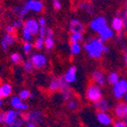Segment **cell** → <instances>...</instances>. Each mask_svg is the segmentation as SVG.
<instances>
[{"instance_id": "obj_23", "label": "cell", "mask_w": 127, "mask_h": 127, "mask_svg": "<svg viewBox=\"0 0 127 127\" xmlns=\"http://www.w3.org/2000/svg\"><path fill=\"white\" fill-rule=\"evenodd\" d=\"M79 8L83 11H85V12L88 13L89 14H93V5L91 3H88V2L81 3V4H79Z\"/></svg>"}, {"instance_id": "obj_55", "label": "cell", "mask_w": 127, "mask_h": 127, "mask_svg": "<svg viewBox=\"0 0 127 127\" xmlns=\"http://www.w3.org/2000/svg\"><path fill=\"white\" fill-rule=\"evenodd\" d=\"M125 113H126V117H127V104H125Z\"/></svg>"}, {"instance_id": "obj_27", "label": "cell", "mask_w": 127, "mask_h": 127, "mask_svg": "<svg viewBox=\"0 0 127 127\" xmlns=\"http://www.w3.org/2000/svg\"><path fill=\"white\" fill-rule=\"evenodd\" d=\"M22 39H23L24 43L30 42L33 39V35L28 30H26L25 28H22Z\"/></svg>"}, {"instance_id": "obj_7", "label": "cell", "mask_w": 127, "mask_h": 127, "mask_svg": "<svg viewBox=\"0 0 127 127\" xmlns=\"http://www.w3.org/2000/svg\"><path fill=\"white\" fill-rule=\"evenodd\" d=\"M21 117H23L21 111H18V110L14 109H9L7 112H5V115H4V124L8 126V125H12L14 121H16Z\"/></svg>"}, {"instance_id": "obj_5", "label": "cell", "mask_w": 127, "mask_h": 127, "mask_svg": "<svg viewBox=\"0 0 127 127\" xmlns=\"http://www.w3.org/2000/svg\"><path fill=\"white\" fill-rule=\"evenodd\" d=\"M113 95L116 99H122L127 93V80L126 79H120L117 85L113 86Z\"/></svg>"}, {"instance_id": "obj_37", "label": "cell", "mask_w": 127, "mask_h": 127, "mask_svg": "<svg viewBox=\"0 0 127 127\" xmlns=\"http://www.w3.org/2000/svg\"><path fill=\"white\" fill-rule=\"evenodd\" d=\"M12 25L13 26V28H14L15 30H17V29H21V27L23 28L24 22L22 21V20L21 19H18V20H16V21H13Z\"/></svg>"}, {"instance_id": "obj_6", "label": "cell", "mask_w": 127, "mask_h": 127, "mask_svg": "<svg viewBox=\"0 0 127 127\" xmlns=\"http://www.w3.org/2000/svg\"><path fill=\"white\" fill-rule=\"evenodd\" d=\"M30 62H32V64L34 65L35 68L36 69H41V68H45L47 65V58L45 55H44L43 53H33L30 56Z\"/></svg>"}, {"instance_id": "obj_57", "label": "cell", "mask_w": 127, "mask_h": 127, "mask_svg": "<svg viewBox=\"0 0 127 127\" xmlns=\"http://www.w3.org/2000/svg\"><path fill=\"white\" fill-rule=\"evenodd\" d=\"M126 4H127V1H126Z\"/></svg>"}, {"instance_id": "obj_21", "label": "cell", "mask_w": 127, "mask_h": 127, "mask_svg": "<svg viewBox=\"0 0 127 127\" xmlns=\"http://www.w3.org/2000/svg\"><path fill=\"white\" fill-rule=\"evenodd\" d=\"M115 115L117 116L118 119H125L126 117L125 113V103H118L115 108Z\"/></svg>"}, {"instance_id": "obj_24", "label": "cell", "mask_w": 127, "mask_h": 127, "mask_svg": "<svg viewBox=\"0 0 127 127\" xmlns=\"http://www.w3.org/2000/svg\"><path fill=\"white\" fill-rule=\"evenodd\" d=\"M69 48L71 53L74 55L79 54L81 53V50H82V46L79 43H71L69 45Z\"/></svg>"}, {"instance_id": "obj_39", "label": "cell", "mask_w": 127, "mask_h": 127, "mask_svg": "<svg viewBox=\"0 0 127 127\" xmlns=\"http://www.w3.org/2000/svg\"><path fill=\"white\" fill-rule=\"evenodd\" d=\"M5 31H6L7 34L14 35V33L16 32V30L13 28V25H7L6 27H5Z\"/></svg>"}, {"instance_id": "obj_8", "label": "cell", "mask_w": 127, "mask_h": 127, "mask_svg": "<svg viewBox=\"0 0 127 127\" xmlns=\"http://www.w3.org/2000/svg\"><path fill=\"white\" fill-rule=\"evenodd\" d=\"M69 30L72 34H82L85 31V27L78 19H72L69 21Z\"/></svg>"}, {"instance_id": "obj_11", "label": "cell", "mask_w": 127, "mask_h": 127, "mask_svg": "<svg viewBox=\"0 0 127 127\" xmlns=\"http://www.w3.org/2000/svg\"><path fill=\"white\" fill-rule=\"evenodd\" d=\"M76 71H77V68H76V66H71L68 68V70L66 71V73L64 74V76H62V78L64 79L67 84L70 85V84H73L75 83V81L76 80Z\"/></svg>"}, {"instance_id": "obj_4", "label": "cell", "mask_w": 127, "mask_h": 127, "mask_svg": "<svg viewBox=\"0 0 127 127\" xmlns=\"http://www.w3.org/2000/svg\"><path fill=\"white\" fill-rule=\"evenodd\" d=\"M23 118L25 120V123L36 125L43 121L44 114L40 110H31L30 112H27L25 115H23Z\"/></svg>"}, {"instance_id": "obj_43", "label": "cell", "mask_w": 127, "mask_h": 127, "mask_svg": "<svg viewBox=\"0 0 127 127\" xmlns=\"http://www.w3.org/2000/svg\"><path fill=\"white\" fill-rule=\"evenodd\" d=\"M53 36H54V33H53V30H52V29H47L46 30V37L53 38Z\"/></svg>"}, {"instance_id": "obj_13", "label": "cell", "mask_w": 127, "mask_h": 127, "mask_svg": "<svg viewBox=\"0 0 127 127\" xmlns=\"http://www.w3.org/2000/svg\"><path fill=\"white\" fill-rule=\"evenodd\" d=\"M61 91H62V97L65 101H68V100L73 99V96H74L73 91L71 90V88H70L69 85L67 84V83L64 81V79H63V83H62V86Z\"/></svg>"}, {"instance_id": "obj_40", "label": "cell", "mask_w": 127, "mask_h": 127, "mask_svg": "<svg viewBox=\"0 0 127 127\" xmlns=\"http://www.w3.org/2000/svg\"><path fill=\"white\" fill-rule=\"evenodd\" d=\"M113 127H126V125L123 120H117L113 124Z\"/></svg>"}, {"instance_id": "obj_30", "label": "cell", "mask_w": 127, "mask_h": 127, "mask_svg": "<svg viewBox=\"0 0 127 127\" xmlns=\"http://www.w3.org/2000/svg\"><path fill=\"white\" fill-rule=\"evenodd\" d=\"M78 106H79L78 101H77L76 100H75V99H72V100H68V101H67V107H68V109H70V110L77 109Z\"/></svg>"}, {"instance_id": "obj_16", "label": "cell", "mask_w": 127, "mask_h": 127, "mask_svg": "<svg viewBox=\"0 0 127 127\" xmlns=\"http://www.w3.org/2000/svg\"><path fill=\"white\" fill-rule=\"evenodd\" d=\"M96 118H97L98 122L102 125L108 126V125H112V117H110L108 113L97 112V114H96Z\"/></svg>"}, {"instance_id": "obj_36", "label": "cell", "mask_w": 127, "mask_h": 127, "mask_svg": "<svg viewBox=\"0 0 127 127\" xmlns=\"http://www.w3.org/2000/svg\"><path fill=\"white\" fill-rule=\"evenodd\" d=\"M29 12H30V10H29V7H28V5L26 4V3H25V4H24L23 6L21 7V10H20L19 13H18V16L20 17V19H22L25 15L28 14V13H29Z\"/></svg>"}, {"instance_id": "obj_1", "label": "cell", "mask_w": 127, "mask_h": 127, "mask_svg": "<svg viewBox=\"0 0 127 127\" xmlns=\"http://www.w3.org/2000/svg\"><path fill=\"white\" fill-rule=\"evenodd\" d=\"M104 44L99 38L88 37L86 39V43L84 45V49L88 53L89 57L93 59H100L103 54Z\"/></svg>"}, {"instance_id": "obj_3", "label": "cell", "mask_w": 127, "mask_h": 127, "mask_svg": "<svg viewBox=\"0 0 127 127\" xmlns=\"http://www.w3.org/2000/svg\"><path fill=\"white\" fill-rule=\"evenodd\" d=\"M108 27V21L104 16H97V17L93 18L89 23L90 30H93V32H96L98 34Z\"/></svg>"}, {"instance_id": "obj_9", "label": "cell", "mask_w": 127, "mask_h": 127, "mask_svg": "<svg viewBox=\"0 0 127 127\" xmlns=\"http://www.w3.org/2000/svg\"><path fill=\"white\" fill-rule=\"evenodd\" d=\"M23 28H25L26 30H28L31 33L33 36L37 35L39 33V24H38V21L35 19H29L24 22Z\"/></svg>"}, {"instance_id": "obj_10", "label": "cell", "mask_w": 127, "mask_h": 127, "mask_svg": "<svg viewBox=\"0 0 127 127\" xmlns=\"http://www.w3.org/2000/svg\"><path fill=\"white\" fill-rule=\"evenodd\" d=\"M11 106L14 108V110H18V111H26V110L29 109V106L28 104H26L24 101L20 99L18 96H13L12 99H11Z\"/></svg>"}, {"instance_id": "obj_19", "label": "cell", "mask_w": 127, "mask_h": 127, "mask_svg": "<svg viewBox=\"0 0 127 127\" xmlns=\"http://www.w3.org/2000/svg\"><path fill=\"white\" fill-rule=\"evenodd\" d=\"M93 107L98 110V112H105L107 113L109 109V104L108 100L105 99H100V100L94 102Z\"/></svg>"}, {"instance_id": "obj_33", "label": "cell", "mask_w": 127, "mask_h": 127, "mask_svg": "<svg viewBox=\"0 0 127 127\" xmlns=\"http://www.w3.org/2000/svg\"><path fill=\"white\" fill-rule=\"evenodd\" d=\"M54 46V40L52 37H45V47L46 50H52Z\"/></svg>"}, {"instance_id": "obj_18", "label": "cell", "mask_w": 127, "mask_h": 127, "mask_svg": "<svg viewBox=\"0 0 127 127\" xmlns=\"http://www.w3.org/2000/svg\"><path fill=\"white\" fill-rule=\"evenodd\" d=\"M62 83H63L62 77H61V78H59V77H53V78L51 79V81L49 83L48 89L51 92H55L58 91V90H61L62 86Z\"/></svg>"}, {"instance_id": "obj_41", "label": "cell", "mask_w": 127, "mask_h": 127, "mask_svg": "<svg viewBox=\"0 0 127 127\" xmlns=\"http://www.w3.org/2000/svg\"><path fill=\"white\" fill-rule=\"evenodd\" d=\"M38 24L40 28H45L46 27V20L44 17H41L38 19Z\"/></svg>"}, {"instance_id": "obj_26", "label": "cell", "mask_w": 127, "mask_h": 127, "mask_svg": "<svg viewBox=\"0 0 127 127\" xmlns=\"http://www.w3.org/2000/svg\"><path fill=\"white\" fill-rule=\"evenodd\" d=\"M4 42L6 43L8 45H13L15 42H16V37L14 36V35H10V34H4V37L2 38Z\"/></svg>"}, {"instance_id": "obj_50", "label": "cell", "mask_w": 127, "mask_h": 127, "mask_svg": "<svg viewBox=\"0 0 127 127\" xmlns=\"http://www.w3.org/2000/svg\"><path fill=\"white\" fill-rule=\"evenodd\" d=\"M123 19H124V20H127V9H126V11H125V14H124V17H123Z\"/></svg>"}, {"instance_id": "obj_49", "label": "cell", "mask_w": 127, "mask_h": 127, "mask_svg": "<svg viewBox=\"0 0 127 127\" xmlns=\"http://www.w3.org/2000/svg\"><path fill=\"white\" fill-rule=\"evenodd\" d=\"M26 127H36V125H32V124H27Z\"/></svg>"}, {"instance_id": "obj_56", "label": "cell", "mask_w": 127, "mask_h": 127, "mask_svg": "<svg viewBox=\"0 0 127 127\" xmlns=\"http://www.w3.org/2000/svg\"><path fill=\"white\" fill-rule=\"evenodd\" d=\"M124 51H125V52H126V53H127V49H125V50H124Z\"/></svg>"}, {"instance_id": "obj_28", "label": "cell", "mask_w": 127, "mask_h": 127, "mask_svg": "<svg viewBox=\"0 0 127 127\" xmlns=\"http://www.w3.org/2000/svg\"><path fill=\"white\" fill-rule=\"evenodd\" d=\"M34 47L37 50H41L43 47L45 46V38L41 37V36H38L34 42Z\"/></svg>"}, {"instance_id": "obj_42", "label": "cell", "mask_w": 127, "mask_h": 127, "mask_svg": "<svg viewBox=\"0 0 127 127\" xmlns=\"http://www.w3.org/2000/svg\"><path fill=\"white\" fill-rule=\"evenodd\" d=\"M0 45H1V48H2V50L4 52H6L7 50H8V46H9V45H7L6 43L4 42V41L3 40V39L1 40V43H0Z\"/></svg>"}, {"instance_id": "obj_51", "label": "cell", "mask_w": 127, "mask_h": 127, "mask_svg": "<svg viewBox=\"0 0 127 127\" xmlns=\"http://www.w3.org/2000/svg\"><path fill=\"white\" fill-rule=\"evenodd\" d=\"M124 122H125V125H126V127H127V117H125V119H124Z\"/></svg>"}, {"instance_id": "obj_46", "label": "cell", "mask_w": 127, "mask_h": 127, "mask_svg": "<svg viewBox=\"0 0 127 127\" xmlns=\"http://www.w3.org/2000/svg\"><path fill=\"white\" fill-rule=\"evenodd\" d=\"M123 39H124L123 32H119V33H117V41H123Z\"/></svg>"}, {"instance_id": "obj_25", "label": "cell", "mask_w": 127, "mask_h": 127, "mask_svg": "<svg viewBox=\"0 0 127 127\" xmlns=\"http://www.w3.org/2000/svg\"><path fill=\"white\" fill-rule=\"evenodd\" d=\"M10 60L13 64H20L22 62V56L18 53H13L10 55Z\"/></svg>"}, {"instance_id": "obj_32", "label": "cell", "mask_w": 127, "mask_h": 127, "mask_svg": "<svg viewBox=\"0 0 127 127\" xmlns=\"http://www.w3.org/2000/svg\"><path fill=\"white\" fill-rule=\"evenodd\" d=\"M23 68L25 71L30 73L35 69V67H34V65L32 64V62H30V60H27L23 63Z\"/></svg>"}, {"instance_id": "obj_38", "label": "cell", "mask_w": 127, "mask_h": 127, "mask_svg": "<svg viewBox=\"0 0 127 127\" xmlns=\"http://www.w3.org/2000/svg\"><path fill=\"white\" fill-rule=\"evenodd\" d=\"M53 9L56 11L58 10H61L62 7V2L60 1V0H53Z\"/></svg>"}, {"instance_id": "obj_20", "label": "cell", "mask_w": 127, "mask_h": 127, "mask_svg": "<svg viewBox=\"0 0 127 127\" xmlns=\"http://www.w3.org/2000/svg\"><path fill=\"white\" fill-rule=\"evenodd\" d=\"M13 93V87L12 85L5 83L0 85V99L2 100L3 98H6L12 94Z\"/></svg>"}, {"instance_id": "obj_22", "label": "cell", "mask_w": 127, "mask_h": 127, "mask_svg": "<svg viewBox=\"0 0 127 127\" xmlns=\"http://www.w3.org/2000/svg\"><path fill=\"white\" fill-rule=\"evenodd\" d=\"M107 80H108V82L109 83L110 85L114 86L115 85H117V83L119 82V80H120V76H119L118 73L115 72V71H112V72H110L109 74H108Z\"/></svg>"}, {"instance_id": "obj_53", "label": "cell", "mask_w": 127, "mask_h": 127, "mask_svg": "<svg viewBox=\"0 0 127 127\" xmlns=\"http://www.w3.org/2000/svg\"><path fill=\"white\" fill-rule=\"evenodd\" d=\"M125 27L126 28V30H127V20H125Z\"/></svg>"}, {"instance_id": "obj_52", "label": "cell", "mask_w": 127, "mask_h": 127, "mask_svg": "<svg viewBox=\"0 0 127 127\" xmlns=\"http://www.w3.org/2000/svg\"><path fill=\"white\" fill-rule=\"evenodd\" d=\"M2 104H3V102H2V100L0 99V110H1V108H2ZM1 112V111H0Z\"/></svg>"}, {"instance_id": "obj_44", "label": "cell", "mask_w": 127, "mask_h": 127, "mask_svg": "<svg viewBox=\"0 0 127 127\" xmlns=\"http://www.w3.org/2000/svg\"><path fill=\"white\" fill-rule=\"evenodd\" d=\"M4 115H5V112H0V125H2V124H4Z\"/></svg>"}, {"instance_id": "obj_31", "label": "cell", "mask_w": 127, "mask_h": 127, "mask_svg": "<svg viewBox=\"0 0 127 127\" xmlns=\"http://www.w3.org/2000/svg\"><path fill=\"white\" fill-rule=\"evenodd\" d=\"M69 40L71 43H79L84 40V36L82 34H71L69 37Z\"/></svg>"}, {"instance_id": "obj_34", "label": "cell", "mask_w": 127, "mask_h": 127, "mask_svg": "<svg viewBox=\"0 0 127 127\" xmlns=\"http://www.w3.org/2000/svg\"><path fill=\"white\" fill-rule=\"evenodd\" d=\"M23 52L26 53L27 55H29L30 53H31L32 49H33V47H34V45L32 44L31 42H26L23 44Z\"/></svg>"}, {"instance_id": "obj_47", "label": "cell", "mask_w": 127, "mask_h": 127, "mask_svg": "<svg viewBox=\"0 0 127 127\" xmlns=\"http://www.w3.org/2000/svg\"><path fill=\"white\" fill-rule=\"evenodd\" d=\"M109 52V47L108 45H104V48H103V53H108Z\"/></svg>"}, {"instance_id": "obj_12", "label": "cell", "mask_w": 127, "mask_h": 127, "mask_svg": "<svg viewBox=\"0 0 127 127\" xmlns=\"http://www.w3.org/2000/svg\"><path fill=\"white\" fill-rule=\"evenodd\" d=\"M92 78H93V82L95 83V85H99V86L101 87L106 85V76L100 70H94L92 74Z\"/></svg>"}, {"instance_id": "obj_17", "label": "cell", "mask_w": 127, "mask_h": 127, "mask_svg": "<svg viewBox=\"0 0 127 127\" xmlns=\"http://www.w3.org/2000/svg\"><path fill=\"white\" fill-rule=\"evenodd\" d=\"M115 36V32L112 30V28H106L104 30H102L100 33H99V39L101 41L102 43L106 42V41L109 40L111 38H113Z\"/></svg>"}, {"instance_id": "obj_2", "label": "cell", "mask_w": 127, "mask_h": 127, "mask_svg": "<svg viewBox=\"0 0 127 127\" xmlns=\"http://www.w3.org/2000/svg\"><path fill=\"white\" fill-rule=\"evenodd\" d=\"M85 96L87 100L92 102H96L102 99V90L101 87L95 84H91L87 87L86 92H85Z\"/></svg>"}, {"instance_id": "obj_35", "label": "cell", "mask_w": 127, "mask_h": 127, "mask_svg": "<svg viewBox=\"0 0 127 127\" xmlns=\"http://www.w3.org/2000/svg\"><path fill=\"white\" fill-rule=\"evenodd\" d=\"M24 124H25V120H24L23 117H19L16 121H14L12 125H8L7 127H22Z\"/></svg>"}, {"instance_id": "obj_48", "label": "cell", "mask_w": 127, "mask_h": 127, "mask_svg": "<svg viewBox=\"0 0 127 127\" xmlns=\"http://www.w3.org/2000/svg\"><path fill=\"white\" fill-rule=\"evenodd\" d=\"M124 60H125V66L127 67V53L125 51H124Z\"/></svg>"}, {"instance_id": "obj_54", "label": "cell", "mask_w": 127, "mask_h": 127, "mask_svg": "<svg viewBox=\"0 0 127 127\" xmlns=\"http://www.w3.org/2000/svg\"><path fill=\"white\" fill-rule=\"evenodd\" d=\"M124 98H125V101H126V103H127V93H126V94H125V97H124Z\"/></svg>"}, {"instance_id": "obj_29", "label": "cell", "mask_w": 127, "mask_h": 127, "mask_svg": "<svg viewBox=\"0 0 127 127\" xmlns=\"http://www.w3.org/2000/svg\"><path fill=\"white\" fill-rule=\"evenodd\" d=\"M30 95H31L30 91H29V90H27V89H24V90H22V91L20 92L18 97H19L22 101H24V100L30 99Z\"/></svg>"}, {"instance_id": "obj_45", "label": "cell", "mask_w": 127, "mask_h": 127, "mask_svg": "<svg viewBox=\"0 0 127 127\" xmlns=\"http://www.w3.org/2000/svg\"><path fill=\"white\" fill-rule=\"evenodd\" d=\"M20 10H21V6H14L13 8V13H15V14H17L18 15V13H19V12H20Z\"/></svg>"}, {"instance_id": "obj_14", "label": "cell", "mask_w": 127, "mask_h": 127, "mask_svg": "<svg viewBox=\"0 0 127 127\" xmlns=\"http://www.w3.org/2000/svg\"><path fill=\"white\" fill-rule=\"evenodd\" d=\"M111 27L114 31H117V33L122 32L123 29L125 28V20L119 15L115 16L111 21Z\"/></svg>"}, {"instance_id": "obj_15", "label": "cell", "mask_w": 127, "mask_h": 127, "mask_svg": "<svg viewBox=\"0 0 127 127\" xmlns=\"http://www.w3.org/2000/svg\"><path fill=\"white\" fill-rule=\"evenodd\" d=\"M26 4L29 7V10L35 13H40L44 9V4L39 0H29L26 2Z\"/></svg>"}]
</instances>
